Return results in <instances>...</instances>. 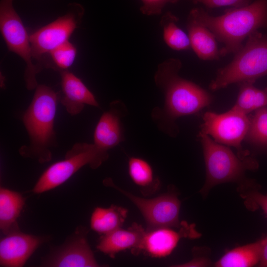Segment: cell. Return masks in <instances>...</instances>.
Returning <instances> with one entry per match:
<instances>
[{"label": "cell", "mask_w": 267, "mask_h": 267, "mask_svg": "<svg viewBox=\"0 0 267 267\" xmlns=\"http://www.w3.org/2000/svg\"><path fill=\"white\" fill-rule=\"evenodd\" d=\"M197 233L192 225L186 222L177 231L172 227H161L146 231L143 249L149 255L156 258L170 255L182 237H196Z\"/></svg>", "instance_id": "16"}, {"label": "cell", "mask_w": 267, "mask_h": 267, "mask_svg": "<svg viewBox=\"0 0 267 267\" xmlns=\"http://www.w3.org/2000/svg\"><path fill=\"white\" fill-rule=\"evenodd\" d=\"M195 4L201 3L209 8L222 7L240 8L247 6L252 0H188Z\"/></svg>", "instance_id": "27"}, {"label": "cell", "mask_w": 267, "mask_h": 267, "mask_svg": "<svg viewBox=\"0 0 267 267\" xmlns=\"http://www.w3.org/2000/svg\"><path fill=\"white\" fill-rule=\"evenodd\" d=\"M261 252V239L232 249L215 264L217 267H250L259 264Z\"/></svg>", "instance_id": "20"}, {"label": "cell", "mask_w": 267, "mask_h": 267, "mask_svg": "<svg viewBox=\"0 0 267 267\" xmlns=\"http://www.w3.org/2000/svg\"><path fill=\"white\" fill-rule=\"evenodd\" d=\"M5 235L0 240V267H23L44 241L42 237L21 232L18 227Z\"/></svg>", "instance_id": "12"}, {"label": "cell", "mask_w": 267, "mask_h": 267, "mask_svg": "<svg viewBox=\"0 0 267 267\" xmlns=\"http://www.w3.org/2000/svg\"><path fill=\"white\" fill-rule=\"evenodd\" d=\"M194 253V258L186 263L173 266L178 267H207L210 265L211 261L208 257L198 254L197 249L193 250Z\"/></svg>", "instance_id": "29"}, {"label": "cell", "mask_w": 267, "mask_h": 267, "mask_svg": "<svg viewBox=\"0 0 267 267\" xmlns=\"http://www.w3.org/2000/svg\"><path fill=\"white\" fill-rule=\"evenodd\" d=\"M239 189L248 210L255 211L260 209L267 216V193L264 194L259 192L257 185L252 181L243 183Z\"/></svg>", "instance_id": "26"}, {"label": "cell", "mask_w": 267, "mask_h": 267, "mask_svg": "<svg viewBox=\"0 0 267 267\" xmlns=\"http://www.w3.org/2000/svg\"><path fill=\"white\" fill-rule=\"evenodd\" d=\"M108 157L107 151L100 149L94 143H77L67 152L64 160L52 164L44 171L32 191L40 194L53 189L67 181L83 167L89 165L95 169Z\"/></svg>", "instance_id": "6"}, {"label": "cell", "mask_w": 267, "mask_h": 267, "mask_svg": "<svg viewBox=\"0 0 267 267\" xmlns=\"http://www.w3.org/2000/svg\"><path fill=\"white\" fill-rule=\"evenodd\" d=\"M208 28L223 46L221 57L236 53L244 41L260 29H267V0H255L240 8H229L220 16L210 15L202 7L192 9L188 14Z\"/></svg>", "instance_id": "2"}, {"label": "cell", "mask_w": 267, "mask_h": 267, "mask_svg": "<svg viewBox=\"0 0 267 267\" xmlns=\"http://www.w3.org/2000/svg\"><path fill=\"white\" fill-rule=\"evenodd\" d=\"M127 209L112 205L109 208L96 207L91 216V228L104 235L121 227L127 218Z\"/></svg>", "instance_id": "19"}, {"label": "cell", "mask_w": 267, "mask_h": 267, "mask_svg": "<svg viewBox=\"0 0 267 267\" xmlns=\"http://www.w3.org/2000/svg\"><path fill=\"white\" fill-rule=\"evenodd\" d=\"M87 229L78 227L64 245L55 252L45 264L53 267H96V261L87 239Z\"/></svg>", "instance_id": "11"}, {"label": "cell", "mask_w": 267, "mask_h": 267, "mask_svg": "<svg viewBox=\"0 0 267 267\" xmlns=\"http://www.w3.org/2000/svg\"><path fill=\"white\" fill-rule=\"evenodd\" d=\"M254 84L251 82L238 83V95L233 108L247 115L267 107V88L258 89Z\"/></svg>", "instance_id": "22"}, {"label": "cell", "mask_w": 267, "mask_h": 267, "mask_svg": "<svg viewBox=\"0 0 267 267\" xmlns=\"http://www.w3.org/2000/svg\"><path fill=\"white\" fill-rule=\"evenodd\" d=\"M267 75V34L256 31L247 38L231 61L219 69L209 87L217 90L234 83L256 81Z\"/></svg>", "instance_id": "4"}, {"label": "cell", "mask_w": 267, "mask_h": 267, "mask_svg": "<svg viewBox=\"0 0 267 267\" xmlns=\"http://www.w3.org/2000/svg\"><path fill=\"white\" fill-rule=\"evenodd\" d=\"M142 5L140 8L141 13L151 16L161 14L164 7L169 3H175L179 0H140Z\"/></svg>", "instance_id": "28"}, {"label": "cell", "mask_w": 267, "mask_h": 267, "mask_svg": "<svg viewBox=\"0 0 267 267\" xmlns=\"http://www.w3.org/2000/svg\"><path fill=\"white\" fill-rule=\"evenodd\" d=\"M13 0L0 1V30L7 48L21 58L26 64L24 81L26 88L35 89L36 75L41 70L34 62L30 34L13 5Z\"/></svg>", "instance_id": "7"}, {"label": "cell", "mask_w": 267, "mask_h": 267, "mask_svg": "<svg viewBox=\"0 0 267 267\" xmlns=\"http://www.w3.org/2000/svg\"><path fill=\"white\" fill-rule=\"evenodd\" d=\"M77 53L76 46L68 41L50 51L43 59L41 66L59 72L68 70L73 65Z\"/></svg>", "instance_id": "24"}, {"label": "cell", "mask_w": 267, "mask_h": 267, "mask_svg": "<svg viewBox=\"0 0 267 267\" xmlns=\"http://www.w3.org/2000/svg\"><path fill=\"white\" fill-rule=\"evenodd\" d=\"M84 14L85 8L80 3H69L65 14L30 34L32 55L41 70L43 59L50 51L69 41Z\"/></svg>", "instance_id": "8"}, {"label": "cell", "mask_w": 267, "mask_h": 267, "mask_svg": "<svg viewBox=\"0 0 267 267\" xmlns=\"http://www.w3.org/2000/svg\"><path fill=\"white\" fill-rule=\"evenodd\" d=\"M186 28L191 48L199 59L209 61L220 59L221 56L217 40L208 28L189 16Z\"/></svg>", "instance_id": "17"}, {"label": "cell", "mask_w": 267, "mask_h": 267, "mask_svg": "<svg viewBox=\"0 0 267 267\" xmlns=\"http://www.w3.org/2000/svg\"><path fill=\"white\" fill-rule=\"evenodd\" d=\"M58 101L59 94L46 85L38 84L22 118L30 142L19 149L22 156L41 163L51 160L50 148L55 141L54 124Z\"/></svg>", "instance_id": "3"}, {"label": "cell", "mask_w": 267, "mask_h": 267, "mask_svg": "<svg viewBox=\"0 0 267 267\" xmlns=\"http://www.w3.org/2000/svg\"><path fill=\"white\" fill-rule=\"evenodd\" d=\"M249 142L260 145H267V108L255 111L250 118L249 129L245 137Z\"/></svg>", "instance_id": "25"}, {"label": "cell", "mask_w": 267, "mask_h": 267, "mask_svg": "<svg viewBox=\"0 0 267 267\" xmlns=\"http://www.w3.org/2000/svg\"><path fill=\"white\" fill-rule=\"evenodd\" d=\"M181 61L170 58L158 65L154 81L164 95L163 108L156 107L151 116L158 129L171 136L178 131L175 121L184 116L192 115L207 107L212 96L198 85L179 76Z\"/></svg>", "instance_id": "1"}, {"label": "cell", "mask_w": 267, "mask_h": 267, "mask_svg": "<svg viewBox=\"0 0 267 267\" xmlns=\"http://www.w3.org/2000/svg\"><path fill=\"white\" fill-rule=\"evenodd\" d=\"M127 197L139 210L146 224V231L161 227H180L179 214L180 201L174 190L156 197L145 198L134 195L116 185L110 178L103 181Z\"/></svg>", "instance_id": "9"}, {"label": "cell", "mask_w": 267, "mask_h": 267, "mask_svg": "<svg viewBox=\"0 0 267 267\" xmlns=\"http://www.w3.org/2000/svg\"><path fill=\"white\" fill-rule=\"evenodd\" d=\"M24 204V199L20 193L0 187V229L3 234L18 227L17 219Z\"/></svg>", "instance_id": "18"}, {"label": "cell", "mask_w": 267, "mask_h": 267, "mask_svg": "<svg viewBox=\"0 0 267 267\" xmlns=\"http://www.w3.org/2000/svg\"><path fill=\"white\" fill-rule=\"evenodd\" d=\"M178 18L171 12L164 14L160 21L163 38L166 44L171 49L184 51L191 48L188 34L177 25Z\"/></svg>", "instance_id": "23"}, {"label": "cell", "mask_w": 267, "mask_h": 267, "mask_svg": "<svg viewBox=\"0 0 267 267\" xmlns=\"http://www.w3.org/2000/svg\"><path fill=\"white\" fill-rule=\"evenodd\" d=\"M205 160L206 178L200 193L206 196L210 189L219 184L240 181L246 170L258 167L256 160L242 158L228 147L213 140L207 134L199 133Z\"/></svg>", "instance_id": "5"}, {"label": "cell", "mask_w": 267, "mask_h": 267, "mask_svg": "<svg viewBox=\"0 0 267 267\" xmlns=\"http://www.w3.org/2000/svg\"><path fill=\"white\" fill-rule=\"evenodd\" d=\"M128 171L131 178L143 195H151L159 188L160 181L154 177L151 165L146 160L138 157L130 158Z\"/></svg>", "instance_id": "21"}, {"label": "cell", "mask_w": 267, "mask_h": 267, "mask_svg": "<svg viewBox=\"0 0 267 267\" xmlns=\"http://www.w3.org/2000/svg\"><path fill=\"white\" fill-rule=\"evenodd\" d=\"M127 113L126 106L121 100L110 103L109 109L102 114L94 130L93 143L98 148L107 152L124 140L121 119Z\"/></svg>", "instance_id": "13"}, {"label": "cell", "mask_w": 267, "mask_h": 267, "mask_svg": "<svg viewBox=\"0 0 267 267\" xmlns=\"http://www.w3.org/2000/svg\"><path fill=\"white\" fill-rule=\"evenodd\" d=\"M203 120L200 133L212 136L219 143L233 146L239 157H248L249 154L241 145L250 125V118L247 114L232 108L222 114L207 112Z\"/></svg>", "instance_id": "10"}, {"label": "cell", "mask_w": 267, "mask_h": 267, "mask_svg": "<svg viewBox=\"0 0 267 267\" xmlns=\"http://www.w3.org/2000/svg\"><path fill=\"white\" fill-rule=\"evenodd\" d=\"M260 239L261 241V252L259 266L267 267V234Z\"/></svg>", "instance_id": "30"}, {"label": "cell", "mask_w": 267, "mask_h": 267, "mask_svg": "<svg viewBox=\"0 0 267 267\" xmlns=\"http://www.w3.org/2000/svg\"><path fill=\"white\" fill-rule=\"evenodd\" d=\"M145 233L141 225L134 222L127 229L120 227L102 235L96 247L111 258L127 249H131L133 254L137 255L142 251Z\"/></svg>", "instance_id": "14"}, {"label": "cell", "mask_w": 267, "mask_h": 267, "mask_svg": "<svg viewBox=\"0 0 267 267\" xmlns=\"http://www.w3.org/2000/svg\"><path fill=\"white\" fill-rule=\"evenodd\" d=\"M59 73L61 88L59 101L69 114H79L85 105L99 107L93 94L80 78L69 70Z\"/></svg>", "instance_id": "15"}]
</instances>
